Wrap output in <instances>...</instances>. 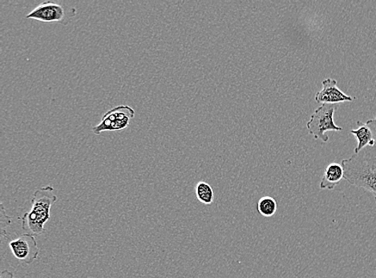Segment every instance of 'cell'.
<instances>
[{
	"label": "cell",
	"instance_id": "6da1fadb",
	"mask_svg": "<svg viewBox=\"0 0 376 278\" xmlns=\"http://www.w3.org/2000/svg\"><path fill=\"white\" fill-rule=\"evenodd\" d=\"M341 165L345 180L368 191L374 196L376 203V143L343 160Z\"/></svg>",
	"mask_w": 376,
	"mask_h": 278
},
{
	"label": "cell",
	"instance_id": "7a4b0ae2",
	"mask_svg": "<svg viewBox=\"0 0 376 278\" xmlns=\"http://www.w3.org/2000/svg\"><path fill=\"white\" fill-rule=\"evenodd\" d=\"M57 201V196L50 185L37 189L33 196L32 207L21 218L23 231L35 237L45 233V225L50 219L51 208Z\"/></svg>",
	"mask_w": 376,
	"mask_h": 278
},
{
	"label": "cell",
	"instance_id": "3957f363",
	"mask_svg": "<svg viewBox=\"0 0 376 278\" xmlns=\"http://www.w3.org/2000/svg\"><path fill=\"white\" fill-rule=\"evenodd\" d=\"M337 109L336 104H323L319 107L311 115V120L306 123L309 133L314 135V139L328 142L329 137L326 135L328 131L340 132L342 127H338L334 121V115Z\"/></svg>",
	"mask_w": 376,
	"mask_h": 278
},
{
	"label": "cell",
	"instance_id": "277c9868",
	"mask_svg": "<svg viewBox=\"0 0 376 278\" xmlns=\"http://www.w3.org/2000/svg\"><path fill=\"white\" fill-rule=\"evenodd\" d=\"M135 111L128 105H120L104 114L97 126L92 128V133L101 135L104 132L124 130L134 118Z\"/></svg>",
	"mask_w": 376,
	"mask_h": 278
},
{
	"label": "cell",
	"instance_id": "5b68a950",
	"mask_svg": "<svg viewBox=\"0 0 376 278\" xmlns=\"http://www.w3.org/2000/svg\"><path fill=\"white\" fill-rule=\"evenodd\" d=\"M12 255L18 261L32 264L38 259L40 249L37 245L35 237L32 234L26 233L9 243Z\"/></svg>",
	"mask_w": 376,
	"mask_h": 278
},
{
	"label": "cell",
	"instance_id": "8992f818",
	"mask_svg": "<svg viewBox=\"0 0 376 278\" xmlns=\"http://www.w3.org/2000/svg\"><path fill=\"white\" fill-rule=\"evenodd\" d=\"M65 16L62 6L47 1L40 4L26 16L29 20L45 23L60 22Z\"/></svg>",
	"mask_w": 376,
	"mask_h": 278
},
{
	"label": "cell",
	"instance_id": "52a82bcc",
	"mask_svg": "<svg viewBox=\"0 0 376 278\" xmlns=\"http://www.w3.org/2000/svg\"><path fill=\"white\" fill-rule=\"evenodd\" d=\"M323 89L317 92L316 101L323 104H336L343 102L353 101V98L345 94L338 88L337 82L334 79H326L323 82Z\"/></svg>",
	"mask_w": 376,
	"mask_h": 278
},
{
	"label": "cell",
	"instance_id": "ba28073f",
	"mask_svg": "<svg viewBox=\"0 0 376 278\" xmlns=\"http://www.w3.org/2000/svg\"><path fill=\"white\" fill-rule=\"evenodd\" d=\"M358 128L350 133L358 141V145L355 148V153L359 152L367 146H372L376 143V116L374 119L367 121L365 123L357 121Z\"/></svg>",
	"mask_w": 376,
	"mask_h": 278
},
{
	"label": "cell",
	"instance_id": "9c48e42d",
	"mask_svg": "<svg viewBox=\"0 0 376 278\" xmlns=\"http://www.w3.org/2000/svg\"><path fill=\"white\" fill-rule=\"evenodd\" d=\"M344 178V170L342 165L331 163L326 167L319 188L333 190Z\"/></svg>",
	"mask_w": 376,
	"mask_h": 278
},
{
	"label": "cell",
	"instance_id": "30bf717a",
	"mask_svg": "<svg viewBox=\"0 0 376 278\" xmlns=\"http://www.w3.org/2000/svg\"><path fill=\"white\" fill-rule=\"evenodd\" d=\"M195 194L197 200L206 206L212 205L214 201V191L211 184L200 182L196 184Z\"/></svg>",
	"mask_w": 376,
	"mask_h": 278
},
{
	"label": "cell",
	"instance_id": "8fae6325",
	"mask_svg": "<svg viewBox=\"0 0 376 278\" xmlns=\"http://www.w3.org/2000/svg\"><path fill=\"white\" fill-rule=\"evenodd\" d=\"M257 210L265 218H271L278 210V204L271 196H263L257 203Z\"/></svg>",
	"mask_w": 376,
	"mask_h": 278
},
{
	"label": "cell",
	"instance_id": "7c38bea8",
	"mask_svg": "<svg viewBox=\"0 0 376 278\" xmlns=\"http://www.w3.org/2000/svg\"><path fill=\"white\" fill-rule=\"evenodd\" d=\"M11 218L6 213L3 204L0 205V237L3 240L7 236V228L11 224Z\"/></svg>",
	"mask_w": 376,
	"mask_h": 278
},
{
	"label": "cell",
	"instance_id": "4fadbf2b",
	"mask_svg": "<svg viewBox=\"0 0 376 278\" xmlns=\"http://www.w3.org/2000/svg\"><path fill=\"white\" fill-rule=\"evenodd\" d=\"M0 278H14V274L11 271L5 269L2 271Z\"/></svg>",
	"mask_w": 376,
	"mask_h": 278
}]
</instances>
